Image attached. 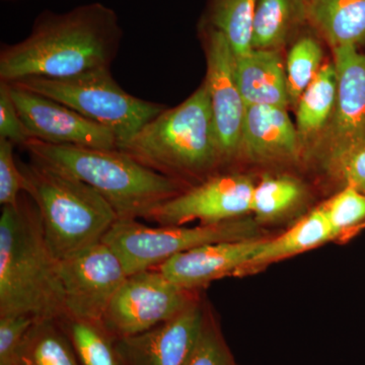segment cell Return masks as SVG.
<instances>
[{"mask_svg":"<svg viewBox=\"0 0 365 365\" xmlns=\"http://www.w3.org/2000/svg\"><path fill=\"white\" fill-rule=\"evenodd\" d=\"M81 365H121L111 334L98 322L64 317L59 319Z\"/></svg>","mask_w":365,"mask_h":365,"instance_id":"cell-23","label":"cell"},{"mask_svg":"<svg viewBox=\"0 0 365 365\" xmlns=\"http://www.w3.org/2000/svg\"><path fill=\"white\" fill-rule=\"evenodd\" d=\"M206 57V78L222 163L240 155L246 105L237 86L235 54L225 36L201 28Z\"/></svg>","mask_w":365,"mask_h":365,"instance_id":"cell-11","label":"cell"},{"mask_svg":"<svg viewBox=\"0 0 365 365\" xmlns=\"http://www.w3.org/2000/svg\"><path fill=\"white\" fill-rule=\"evenodd\" d=\"M309 24L334 48L365 44V0H304Z\"/></svg>","mask_w":365,"mask_h":365,"instance_id":"cell-18","label":"cell"},{"mask_svg":"<svg viewBox=\"0 0 365 365\" xmlns=\"http://www.w3.org/2000/svg\"><path fill=\"white\" fill-rule=\"evenodd\" d=\"M0 138L23 148L32 139L14 104L11 86L4 81H0Z\"/></svg>","mask_w":365,"mask_h":365,"instance_id":"cell-32","label":"cell"},{"mask_svg":"<svg viewBox=\"0 0 365 365\" xmlns=\"http://www.w3.org/2000/svg\"><path fill=\"white\" fill-rule=\"evenodd\" d=\"M324 167L344 187L365 193V139L324 163Z\"/></svg>","mask_w":365,"mask_h":365,"instance_id":"cell-30","label":"cell"},{"mask_svg":"<svg viewBox=\"0 0 365 365\" xmlns=\"http://www.w3.org/2000/svg\"><path fill=\"white\" fill-rule=\"evenodd\" d=\"M37 206L21 194L0 216V316L28 314L37 319L67 316L66 295Z\"/></svg>","mask_w":365,"mask_h":365,"instance_id":"cell-2","label":"cell"},{"mask_svg":"<svg viewBox=\"0 0 365 365\" xmlns=\"http://www.w3.org/2000/svg\"><path fill=\"white\" fill-rule=\"evenodd\" d=\"M194 290L170 281L157 268L128 275L103 317L113 337H131L176 318L198 302Z\"/></svg>","mask_w":365,"mask_h":365,"instance_id":"cell-8","label":"cell"},{"mask_svg":"<svg viewBox=\"0 0 365 365\" xmlns=\"http://www.w3.org/2000/svg\"><path fill=\"white\" fill-rule=\"evenodd\" d=\"M37 321L28 314L0 316V365H24L29 337Z\"/></svg>","mask_w":365,"mask_h":365,"instance_id":"cell-28","label":"cell"},{"mask_svg":"<svg viewBox=\"0 0 365 365\" xmlns=\"http://www.w3.org/2000/svg\"><path fill=\"white\" fill-rule=\"evenodd\" d=\"M24 365H81L59 319H38L26 344Z\"/></svg>","mask_w":365,"mask_h":365,"instance_id":"cell-24","label":"cell"},{"mask_svg":"<svg viewBox=\"0 0 365 365\" xmlns=\"http://www.w3.org/2000/svg\"><path fill=\"white\" fill-rule=\"evenodd\" d=\"M254 187L247 176L216 174L163 203L145 220L170 227L194 220L215 223L242 217L251 212Z\"/></svg>","mask_w":365,"mask_h":365,"instance_id":"cell-10","label":"cell"},{"mask_svg":"<svg viewBox=\"0 0 365 365\" xmlns=\"http://www.w3.org/2000/svg\"><path fill=\"white\" fill-rule=\"evenodd\" d=\"M117 150L158 174L190 186L222 163L205 83L177 107L165 109Z\"/></svg>","mask_w":365,"mask_h":365,"instance_id":"cell-4","label":"cell"},{"mask_svg":"<svg viewBox=\"0 0 365 365\" xmlns=\"http://www.w3.org/2000/svg\"><path fill=\"white\" fill-rule=\"evenodd\" d=\"M336 237L365 222V193L344 187L321 206Z\"/></svg>","mask_w":365,"mask_h":365,"instance_id":"cell-27","label":"cell"},{"mask_svg":"<svg viewBox=\"0 0 365 365\" xmlns=\"http://www.w3.org/2000/svg\"><path fill=\"white\" fill-rule=\"evenodd\" d=\"M302 143L285 108L246 107L240 155L255 162H283L297 157Z\"/></svg>","mask_w":365,"mask_h":365,"instance_id":"cell-16","label":"cell"},{"mask_svg":"<svg viewBox=\"0 0 365 365\" xmlns=\"http://www.w3.org/2000/svg\"><path fill=\"white\" fill-rule=\"evenodd\" d=\"M187 365H237L215 319L207 311L202 330Z\"/></svg>","mask_w":365,"mask_h":365,"instance_id":"cell-29","label":"cell"},{"mask_svg":"<svg viewBox=\"0 0 365 365\" xmlns=\"http://www.w3.org/2000/svg\"><path fill=\"white\" fill-rule=\"evenodd\" d=\"M123 31L119 16L101 2L66 11H44L30 35L0 51V81L67 78L98 68H111Z\"/></svg>","mask_w":365,"mask_h":365,"instance_id":"cell-1","label":"cell"},{"mask_svg":"<svg viewBox=\"0 0 365 365\" xmlns=\"http://www.w3.org/2000/svg\"><path fill=\"white\" fill-rule=\"evenodd\" d=\"M299 182L287 177H266L255 185L251 212L258 222H269L289 210L302 197Z\"/></svg>","mask_w":365,"mask_h":365,"instance_id":"cell-25","label":"cell"},{"mask_svg":"<svg viewBox=\"0 0 365 365\" xmlns=\"http://www.w3.org/2000/svg\"><path fill=\"white\" fill-rule=\"evenodd\" d=\"M205 314L198 300L176 318L150 331L115 340L121 365H187Z\"/></svg>","mask_w":365,"mask_h":365,"instance_id":"cell-14","label":"cell"},{"mask_svg":"<svg viewBox=\"0 0 365 365\" xmlns=\"http://www.w3.org/2000/svg\"><path fill=\"white\" fill-rule=\"evenodd\" d=\"M334 239L336 237L325 212L322 207L317 208L284 234L264 240L244 272L304 253Z\"/></svg>","mask_w":365,"mask_h":365,"instance_id":"cell-19","label":"cell"},{"mask_svg":"<svg viewBox=\"0 0 365 365\" xmlns=\"http://www.w3.org/2000/svg\"><path fill=\"white\" fill-rule=\"evenodd\" d=\"M336 93L335 66L328 63L319 68L297 102V131L302 141L313 138L325 130L335 107Z\"/></svg>","mask_w":365,"mask_h":365,"instance_id":"cell-22","label":"cell"},{"mask_svg":"<svg viewBox=\"0 0 365 365\" xmlns=\"http://www.w3.org/2000/svg\"><path fill=\"white\" fill-rule=\"evenodd\" d=\"M258 237L257 223L242 216L225 222L201 223L193 227H153L138 220H117L102 242L111 247L121 259L127 274L131 275L157 268L178 254L206 245Z\"/></svg>","mask_w":365,"mask_h":365,"instance_id":"cell-7","label":"cell"},{"mask_svg":"<svg viewBox=\"0 0 365 365\" xmlns=\"http://www.w3.org/2000/svg\"><path fill=\"white\" fill-rule=\"evenodd\" d=\"M14 145L0 138V204L14 206L24 193V176L14 153Z\"/></svg>","mask_w":365,"mask_h":365,"instance_id":"cell-31","label":"cell"},{"mask_svg":"<svg viewBox=\"0 0 365 365\" xmlns=\"http://www.w3.org/2000/svg\"><path fill=\"white\" fill-rule=\"evenodd\" d=\"M9 85L19 114L32 138L60 145L117 150V137L111 129L57 101L13 83Z\"/></svg>","mask_w":365,"mask_h":365,"instance_id":"cell-13","label":"cell"},{"mask_svg":"<svg viewBox=\"0 0 365 365\" xmlns=\"http://www.w3.org/2000/svg\"><path fill=\"white\" fill-rule=\"evenodd\" d=\"M307 23L304 0H258L253 21V49L278 50Z\"/></svg>","mask_w":365,"mask_h":365,"instance_id":"cell-20","label":"cell"},{"mask_svg":"<svg viewBox=\"0 0 365 365\" xmlns=\"http://www.w3.org/2000/svg\"><path fill=\"white\" fill-rule=\"evenodd\" d=\"M235 72L246 107L262 105L287 109V73L278 50L253 49L235 56Z\"/></svg>","mask_w":365,"mask_h":365,"instance_id":"cell-17","label":"cell"},{"mask_svg":"<svg viewBox=\"0 0 365 365\" xmlns=\"http://www.w3.org/2000/svg\"><path fill=\"white\" fill-rule=\"evenodd\" d=\"M333 52L337 93L332 116L319 139L323 165L365 139V53L351 45Z\"/></svg>","mask_w":365,"mask_h":365,"instance_id":"cell-12","label":"cell"},{"mask_svg":"<svg viewBox=\"0 0 365 365\" xmlns=\"http://www.w3.org/2000/svg\"><path fill=\"white\" fill-rule=\"evenodd\" d=\"M264 240L206 245L178 254L157 269L179 287L197 292L220 278L244 273Z\"/></svg>","mask_w":365,"mask_h":365,"instance_id":"cell-15","label":"cell"},{"mask_svg":"<svg viewBox=\"0 0 365 365\" xmlns=\"http://www.w3.org/2000/svg\"><path fill=\"white\" fill-rule=\"evenodd\" d=\"M18 162L24 193L37 206L57 260L103 241L118 215L97 190L39 163Z\"/></svg>","mask_w":365,"mask_h":365,"instance_id":"cell-5","label":"cell"},{"mask_svg":"<svg viewBox=\"0 0 365 365\" xmlns=\"http://www.w3.org/2000/svg\"><path fill=\"white\" fill-rule=\"evenodd\" d=\"M323 58L321 46L312 37H302L288 53L287 69V85L289 103L297 104L314 76L321 68Z\"/></svg>","mask_w":365,"mask_h":365,"instance_id":"cell-26","label":"cell"},{"mask_svg":"<svg viewBox=\"0 0 365 365\" xmlns=\"http://www.w3.org/2000/svg\"><path fill=\"white\" fill-rule=\"evenodd\" d=\"M258 0H208L201 28L220 32L230 43L235 56L253 50L252 33Z\"/></svg>","mask_w":365,"mask_h":365,"instance_id":"cell-21","label":"cell"},{"mask_svg":"<svg viewBox=\"0 0 365 365\" xmlns=\"http://www.w3.org/2000/svg\"><path fill=\"white\" fill-rule=\"evenodd\" d=\"M58 264L67 316L102 323L110 302L128 277L121 259L101 242Z\"/></svg>","mask_w":365,"mask_h":365,"instance_id":"cell-9","label":"cell"},{"mask_svg":"<svg viewBox=\"0 0 365 365\" xmlns=\"http://www.w3.org/2000/svg\"><path fill=\"white\" fill-rule=\"evenodd\" d=\"M24 148L33 162L97 190L114 209L118 220H145L151 211L189 188L119 150L60 145L36 138Z\"/></svg>","mask_w":365,"mask_h":365,"instance_id":"cell-3","label":"cell"},{"mask_svg":"<svg viewBox=\"0 0 365 365\" xmlns=\"http://www.w3.org/2000/svg\"><path fill=\"white\" fill-rule=\"evenodd\" d=\"M9 83L57 101L111 129L118 146L167 109L165 105L125 91L113 78L111 68L95 69L72 78H33Z\"/></svg>","mask_w":365,"mask_h":365,"instance_id":"cell-6","label":"cell"}]
</instances>
